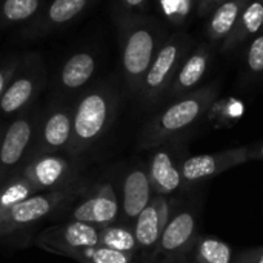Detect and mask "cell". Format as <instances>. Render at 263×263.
Instances as JSON below:
<instances>
[{"label":"cell","mask_w":263,"mask_h":263,"mask_svg":"<svg viewBox=\"0 0 263 263\" xmlns=\"http://www.w3.org/2000/svg\"><path fill=\"white\" fill-rule=\"evenodd\" d=\"M217 91V85H206L179 97L170 106L157 112L142 131L140 148L154 149L190 129L211 109L216 102Z\"/></svg>","instance_id":"obj_1"},{"label":"cell","mask_w":263,"mask_h":263,"mask_svg":"<svg viewBox=\"0 0 263 263\" xmlns=\"http://www.w3.org/2000/svg\"><path fill=\"white\" fill-rule=\"evenodd\" d=\"M163 42V29L157 20L140 14L123 20L122 68L128 88L133 92L140 91L142 82Z\"/></svg>","instance_id":"obj_2"},{"label":"cell","mask_w":263,"mask_h":263,"mask_svg":"<svg viewBox=\"0 0 263 263\" xmlns=\"http://www.w3.org/2000/svg\"><path fill=\"white\" fill-rule=\"evenodd\" d=\"M117 99L109 88L100 86L85 94L72 114V137L68 153L82 154L109 128L116 114Z\"/></svg>","instance_id":"obj_3"},{"label":"cell","mask_w":263,"mask_h":263,"mask_svg":"<svg viewBox=\"0 0 263 263\" xmlns=\"http://www.w3.org/2000/svg\"><path fill=\"white\" fill-rule=\"evenodd\" d=\"M190 43L185 34H174L160 45L139 91L146 105L151 106L165 97L182 62L190 54Z\"/></svg>","instance_id":"obj_4"},{"label":"cell","mask_w":263,"mask_h":263,"mask_svg":"<svg viewBox=\"0 0 263 263\" xmlns=\"http://www.w3.org/2000/svg\"><path fill=\"white\" fill-rule=\"evenodd\" d=\"M35 243L48 253L77 260L83 250L100 245V228L77 220H68L43 230L37 234Z\"/></svg>","instance_id":"obj_5"},{"label":"cell","mask_w":263,"mask_h":263,"mask_svg":"<svg viewBox=\"0 0 263 263\" xmlns=\"http://www.w3.org/2000/svg\"><path fill=\"white\" fill-rule=\"evenodd\" d=\"M71 197L69 190H54L32 194L31 197L12 205L0 213V237L11 236L48 217Z\"/></svg>","instance_id":"obj_6"},{"label":"cell","mask_w":263,"mask_h":263,"mask_svg":"<svg viewBox=\"0 0 263 263\" xmlns=\"http://www.w3.org/2000/svg\"><path fill=\"white\" fill-rule=\"evenodd\" d=\"M250 159L247 146L220 151L216 154H200L188 157L182 162V182L183 185H194L202 180L211 179L223 171L243 165Z\"/></svg>","instance_id":"obj_7"},{"label":"cell","mask_w":263,"mask_h":263,"mask_svg":"<svg viewBox=\"0 0 263 263\" xmlns=\"http://www.w3.org/2000/svg\"><path fill=\"white\" fill-rule=\"evenodd\" d=\"M119 214L120 202L112 186L108 183H102L91 196L83 199L71 210L69 220H77L103 228L111 223H116Z\"/></svg>","instance_id":"obj_8"},{"label":"cell","mask_w":263,"mask_h":263,"mask_svg":"<svg viewBox=\"0 0 263 263\" xmlns=\"http://www.w3.org/2000/svg\"><path fill=\"white\" fill-rule=\"evenodd\" d=\"M146 171L156 196L173 194L183 185L182 162H177V153L171 146V140L153 149Z\"/></svg>","instance_id":"obj_9"},{"label":"cell","mask_w":263,"mask_h":263,"mask_svg":"<svg viewBox=\"0 0 263 263\" xmlns=\"http://www.w3.org/2000/svg\"><path fill=\"white\" fill-rule=\"evenodd\" d=\"M196 234L197 223L194 214L190 211H182L170 219L156 250V254H160L165 259L176 262L185 257L190 250L196 247Z\"/></svg>","instance_id":"obj_10"},{"label":"cell","mask_w":263,"mask_h":263,"mask_svg":"<svg viewBox=\"0 0 263 263\" xmlns=\"http://www.w3.org/2000/svg\"><path fill=\"white\" fill-rule=\"evenodd\" d=\"M170 222V205L165 196H153L148 206L134 220V234L139 250L156 253L163 231Z\"/></svg>","instance_id":"obj_11"},{"label":"cell","mask_w":263,"mask_h":263,"mask_svg":"<svg viewBox=\"0 0 263 263\" xmlns=\"http://www.w3.org/2000/svg\"><path fill=\"white\" fill-rule=\"evenodd\" d=\"M69 162L55 154H39L22 168L23 177L37 193L60 190L69 179Z\"/></svg>","instance_id":"obj_12"},{"label":"cell","mask_w":263,"mask_h":263,"mask_svg":"<svg viewBox=\"0 0 263 263\" xmlns=\"http://www.w3.org/2000/svg\"><path fill=\"white\" fill-rule=\"evenodd\" d=\"M34 137V125L29 119L14 120L0 139V180L17 168L26 156Z\"/></svg>","instance_id":"obj_13"},{"label":"cell","mask_w":263,"mask_h":263,"mask_svg":"<svg viewBox=\"0 0 263 263\" xmlns=\"http://www.w3.org/2000/svg\"><path fill=\"white\" fill-rule=\"evenodd\" d=\"M211 57V49L208 45H200L193 52H190L182 62L171 86L168 88L166 99H179L190 94L203 79Z\"/></svg>","instance_id":"obj_14"},{"label":"cell","mask_w":263,"mask_h":263,"mask_svg":"<svg viewBox=\"0 0 263 263\" xmlns=\"http://www.w3.org/2000/svg\"><path fill=\"white\" fill-rule=\"evenodd\" d=\"M153 199V188L145 168H133L122 185V213L126 220L134 222Z\"/></svg>","instance_id":"obj_15"},{"label":"cell","mask_w":263,"mask_h":263,"mask_svg":"<svg viewBox=\"0 0 263 263\" xmlns=\"http://www.w3.org/2000/svg\"><path fill=\"white\" fill-rule=\"evenodd\" d=\"M263 31V0H250L236 26L223 40V51H233L251 35Z\"/></svg>","instance_id":"obj_16"},{"label":"cell","mask_w":263,"mask_h":263,"mask_svg":"<svg viewBox=\"0 0 263 263\" xmlns=\"http://www.w3.org/2000/svg\"><path fill=\"white\" fill-rule=\"evenodd\" d=\"M72 137V114L65 109L52 112L42 126V148L59 151L69 146Z\"/></svg>","instance_id":"obj_17"},{"label":"cell","mask_w":263,"mask_h":263,"mask_svg":"<svg viewBox=\"0 0 263 263\" xmlns=\"http://www.w3.org/2000/svg\"><path fill=\"white\" fill-rule=\"evenodd\" d=\"M250 0H227L217 6L206 23V35L211 42L225 40L236 26L242 11Z\"/></svg>","instance_id":"obj_18"},{"label":"cell","mask_w":263,"mask_h":263,"mask_svg":"<svg viewBox=\"0 0 263 263\" xmlns=\"http://www.w3.org/2000/svg\"><path fill=\"white\" fill-rule=\"evenodd\" d=\"M35 80L29 76H20L14 79L5 89L0 99V114L11 116L28 105L35 92Z\"/></svg>","instance_id":"obj_19"},{"label":"cell","mask_w":263,"mask_h":263,"mask_svg":"<svg viewBox=\"0 0 263 263\" xmlns=\"http://www.w3.org/2000/svg\"><path fill=\"white\" fill-rule=\"evenodd\" d=\"M96 71V59L89 52H77L71 55L62 68V85L68 89L83 86Z\"/></svg>","instance_id":"obj_20"},{"label":"cell","mask_w":263,"mask_h":263,"mask_svg":"<svg viewBox=\"0 0 263 263\" xmlns=\"http://www.w3.org/2000/svg\"><path fill=\"white\" fill-rule=\"evenodd\" d=\"M100 245L129 254H136L139 250L134 228L123 223H111L100 228Z\"/></svg>","instance_id":"obj_21"},{"label":"cell","mask_w":263,"mask_h":263,"mask_svg":"<svg viewBox=\"0 0 263 263\" xmlns=\"http://www.w3.org/2000/svg\"><path fill=\"white\" fill-rule=\"evenodd\" d=\"M196 263H234L233 250L217 237H200L194 247Z\"/></svg>","instance_id":"obj_22"},{"label":"cell","mask_w":263,"mask_h":263,"mask_svg":"<svg viewBox=\"0 0 263 263\" xmlns=\"http://www.w3.org/2000/svg\"><path fill=\"white\" fill-rule=\"evenodd\" d=\"M32 194H37V191L31 186V183L23 177L22 170L17 176L8 179L0 186V213L6 211L12 205L31 197Z\"/></svg>","instance_id":"obj_23"},{"label":"cell","mask_w":263,"mask_h":263,"mask_svg":"<svg viewBox=\"0 0 263 263\" xmlns=\"http://www.w3.org/2000/svg\"><path fill=\"white\" fill-rule=\"evenodd\" d=\"M134 254L116 251L112 248L97 245L92 248H86L79 256V263H133Z\"/></svg>","instance_id":"obj_24"},{"label":"cell","mask_w":263,"mask_h":263,"mask_svg":"<svg viewBox=\"0 0 263 263\" xmlns=\"http://www.w3.org/2000/svg\"><path fill=\"white\" fill-rule=\"evenodd\" d=\"M86 5L88 0H54L48 8V20L55 25L66 23L79 15Z\"/></svg>","instance_id":"obj_25"},{"label":"cell","mask_w":263,"mask_h":263,"mask_svg":"<svg viewBox=\"0 0 263 263\" xmlns=\"http://www.w3.org/2000/svg\"><path fill=\"white\" fill-rule=\"evenodd\" d=\"M196 3L197 0H159L160 11L174 26H182L186 23Z\"/></svg>","instance_id":"obj_26"},{"label":"cell","mask_w":263,"mask_h":263,"mask_svg":"<svg viewBox=\"0 0 263 263\" xmlns=\"http://www.w3.org/2000/svg\"><path fill=\"white\" fill-rule=\"evenodd\" d=\"M40 0H5L2 12L9 22H22L35 14Z\"/></svg>","instance_id":"obj_27"},{"label":"cell","mask_w":263,"mask_h":263,"mask_svg":"<svg viewBox=\"0 0 263 263\" xmlns=\"http://www.w3.org/2000/svg\"><path fill=\"white\" fill-rule=\"evenodd\" d=\"M247 66L253 74L263 72V32H260L250 45L247 54Z\"/></svg>","instance_id":"obj_28"},{"label":"cell","mask_w":263,"mask_h":263,"mask_svg":"<svg viewBox=\"0 0 263 263\" xmlns=\"http://www.w3.org/2000/svg\"><path fill=\"white\" fill-rule=\"evenodd\" d=\"M149 0H119V12L125 18L137 15L139 12L145 11Z\"/></svg>","instance_id":"obj_29"},{"label":"cell","mask_w":263,"mask_h":263,"mask_svg":"<svg viewBox=\"0 0 263 263\" xmlns=\"http://www.w3.org/2000/svg\"><path fill=\"white\" fill-rule=\"evenodd\" d=\"M234 263H263V248H254V250H247L240 253Z\"/></svg>","instance_id":"obj_30"},{"label":"cell","mask_w":263,"mask_h":263,"mask_svg":"<svg viewBox=\"0 0 263 263\" xmlns=\"http://www.w3.org/2000/svg\"><path fill=\"white\" fill-rule=\"evenodd\" d=\"M227 0H197V14L202 15H208L211 14L217 6H220L222 3H225Z\"/></svg>","instance_id":"obj_31"},{"label":"cell","mask_w":263,"mask_h":263,"mask_svg":"<svg viewBox=\"0 0 263 263\" xmlns=\"http://www.w3.org/2000/svg\"><path fill=\"white\" fill-rule=\"evenodd\" d=\"M11 74H12V69H2L0 68V99H2V96L8 86L6 83H8V79L11 77Z\"/></svg>","instance_id":"obj_32"},{"label":"cell","mask_w":263,"mask_h":263,"mask_svg":"<svg viewBox=\"0 0 263 263\" xmlns=\"http://www.w3.org/2000/svg\"><path fill=\"white\" fill-rule=\"evenodd\" d=\"M254 157V159H263V143L256 149V151H251L250 153V159Z\"/></svg>","instance_id":"obj_33"},{"label":"cell","mask_w":263,"mask_h":263,"mask_svg":"<svg viewBox=\"0 0 263 263\" xmlns=\"http://www.w3.org/2000/svg\"><path fill=\"white\" fill-rule=\"evenodd\" d=\"M0 139H2V137H0Z\"/></svg>","instance_id":"obj_34"},{"label":"cell","mask_w":263,"mask_h":263,"mask_svg":"<svg viewBox=\"0 0 263 263\" xmlns=\"http://www.w3.org/2000/svg\"><path fill=\"white\" fill-rule=\"evenodd\" d=\"M262 32H263V31H262Z\"/></svg>","instance_id":"obj_35"}]
</instances>
